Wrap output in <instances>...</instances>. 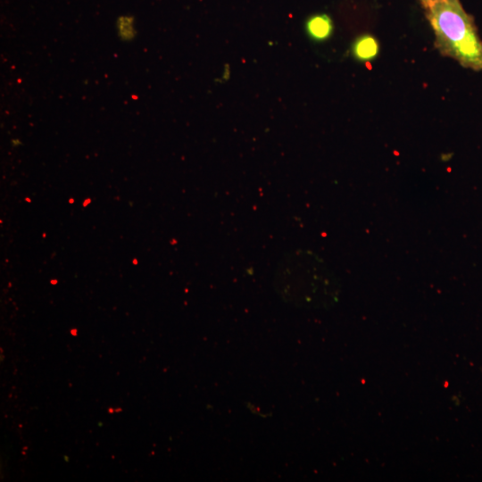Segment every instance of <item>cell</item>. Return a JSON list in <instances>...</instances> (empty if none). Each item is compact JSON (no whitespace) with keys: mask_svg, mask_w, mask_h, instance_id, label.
I'll return each instance as SVG.
<instances>
[{"mask_svg":"<svg viewBox=\"0 0 482 482\" xmlns=\"http://www.w3.org/2000/svg\"><path fill=\"white\" fill-rule=\"evenodd\" d=\"M334 26L331 18L325 13L312 15L305 21V31L314 41H324L330 37Z\"/></svg>","mask_w":482,"mask_h":482,"instance_id":"3957f363","label":"cell"},{"mask_svg":"<svg viewBox=\"0 0 482 482\" xmlns=\"http://www.w3.org/2000/svg\"><path fill=\"white\" fill-rule=\"evenodd\" d=\"M420 3L422 4L424 8L428 7V5L439 1V0H419Z\"/></svg>","mask_w":482,"mask_h":482,"instance_id":"8992f818","label":"cell"},{"mask_svg":"<svg viewBox=\"0 0 482 482\" xmlns=\"http://www.w3.org/2000/svg\"><path fill=\"white\" fill-rule=\"evenodd\" d=\"M378 43L370 35H362L358 37L352 47L353 56L359 61H370L378 54Z\"/></svg>","mask_w":482,"mask_h":482,"instance_id":"277c9868","label":"cell"},{"mask_svg":"<svg viewBox=\"0 0 482 482\" xmlns=\"http://www.w3.org/2000/svg\"><path fill=\"white\" fill-rule=\"evenodd\" d=\"M116 29L118 37L121 41H132L137 36L135 17L130 14L120 15L116 20Z\"/></svg>","mask_w":482,"mask_h":482,"instance_id":"5b68a950","label":"cell"},{"mask_svg":"<svg viewBox=\"0 0 482 482\" xmlns=\"http://www.w3.org/2000/svg\"><path fill=\"white\" fill-rule=\"evenodd\" d=\"M424 9L441 54L457 61L464 68L482 71V39L474 18L461 1L439 0Z\"/></svg>","mask_w":482,"mask_h":482,"instance_id":"7a4b0ae2","label":"cell"},{"mask_svg":"<svg viewBox=\"0 0 482 482\" xmlns=\"http://www.w3.org/2000/svg\"><path fill=\"white\" fill-rule=\"evenodd\" d=\"M273 287L287 303L299 308H320L337 297V283L315 253L295 249L279 260L273 276Z\"/></svg>","mask_w":482,"mask_h":482,"instance_id":"6da1fadb","label":"cell"}]
</instances>
